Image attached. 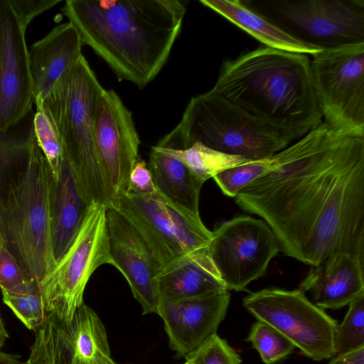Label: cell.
<instances>
[{
    "mask_svg": "<svg viewBox=\"0 0 364 364\" xmlns=\"http://www.w3.org/2000/svg\"><path fill=\"white\" fill-rule=\"evenodd\" d=\"M235 197L287 256L311 267L347 252L364 259V137L325 122L277 152Z\"/></svg>",
    "mask_w": 364,
    "mask_h": 364,
    "instance_id": "1",
    "label": "cell"
},
{
    "mask_svg": "<svg viewBox=\"0 0 364 364\" xmlns=\"http://www.w3.org/2000/svg\"><path fill=\"white\" fill-rule=\"evenodd\" d=\"M62 11L84 45L141 89L165 65L186 7L179 0H67Z\"/></svg>",
    "mask_w": 364,
    "mask_h": 364,
    "instance_id": "2",
    "label": "cell"
},
{
    "mask_svg": "<svg viewBox=\"0 0 364 364\" xmlns=\"http://www.w3.org/2000/svg\"><path fill=\"white\" fill-rule=\"evenodd\" d=\"M291 141L322 123L307 55L259 47L225 61L210 90Z\"/></svg>",
    "mask_w": 364,
    "mask_h": 364,
    "instance_id": "3",
    "label": "cell"
},
{
    "mask_svg": "<svg viewBox=\"0 0 364 364\" xmlns=\"http://www.w3.org/2000/svg\"><path fill=\"white\" fill-rule=\"evenodd\" d=\"M27 156L1 183L7 248L38 285L55 267L51 237L55 181L31 128Z\"/></svg>",
    "mask_w": 364,
    "mask_h": 364,
    "instance_id": "4",
    "label": "cell"
},
{
    "mask_svg": "<svg viewBox=\"0 0 364 364\" xmlns=\"http://www.w3.org/2000/svg\"><path fill=\"white\" fill-rule=\"evenodd\" d=\"M194 142L255 161L269 158L291 141L211 90L192 97L178 123Z\"/></svg>",
    "mask_w": 364,
    "mask_h": 364,
    "instance_id": "5",
    "label": "cell"
},
{
    "mask_svg": "<svg viewBox=\"0 0 364 364\" xmlns=\"http://www.w3.org/2000/svg\"><path fill=\"white\" fill-rule=\"evenodd\" d=\"M103 90L88 62L82 55L71 72L64 102L53 122L64 156L82 197L90 206L95 203L107 205L93 136L95 105Z\"/></svg>",
    "mask_w": 364,
    "mask_h": 364,
    "instance_id": "6",
    "label": "cell"
},
{
    "mask_svg": "<svg viewBox=\"0 0 364 364\" xmlns=\"http://www.w3.org/2000/svg\"><path fill=\"white\" fill-rule=\"evenodd\" d=\"M297 40L321 49L364 43L363 0H245Z\"/></svg>",
    "mask_w": 364,
    "mask_h": 364,
    "instance_id": "7",
    "label": "cell"
},
{
    "mask_svg": "<svg viewBox=\"0 0 364 364\" xmlns=\"http://www.w3.org/2000/svg\"><path fill=\"white\" fill-rule=\"evenodd\" d=\"M112 264L108 245L106 206L87 210L73 243L38 284L48 313L70 321L84 304L85 287L100 266Z\"/></svg>",
    "mask_w": 364,
    "mask_h": 364,
    "instance_id": "8",
    "label": "cell"
},
{
    "mask_svg": "<svg viewBox=\"0 0 364 364\" xmlns=\"http://www.w3.org/2000/svg\"><path fill=\"white\" fill-rule=\"evenodd\" d=\"M313 57L312 82L324 122L339 134L364 137V43Z\"/></svg>",
    "mask_w": 364,
    "mask_h": 364,
    "instance_id": "9",
    "label": "cell"
},
{
    "mask_svg": "<svg viewBox=\"0 0 364 364\" xmlns=\"http://www.w3.org/2000/svg\"><path fill=\"white\" fill-rule=\"evenodd\" d=\"M108 206L115 208L135 227L162 270L209 250L212 232L200 218L179 211L157 192L146 195L128 193Z\"/></svg>",
    "mask_w": 364,
    "mask_h": 364,
    "instance_id": "10",
    "label": "cell"
},
{
    "mask_svg": "<svg viewBox=\"0 0 364 364\" xmlns=\"http://www.w3.org/2000/svg\"><path fill=\"white\" fill-rule=\"evenodd\" d=\"M242 303L258 321L279 331L306 356L318 361L336 355L333 334L337 321L299 289H264L249 294Z\"/></svg>",
    "mask_w": 364,
    "mask_h": 364,
    "instance_id": "11",
    "label": "cell"
},
{
    "mask_svg": "<svg viewBox=\"0 0 364 364\" xmlns=\"http://www.w3.org/2000/svg\"><path fill=\"white\" fill-rule=\"evenodd\" d=\"M279 241L262 219L237 215L212 232L211 259L227 289L240 291L266 274L272 259L279 254Z\"/></svg>",
    "mask_w": 364,
    "mask_h": 364,
    "instance_id": "12",
    "label": "cell"
},
{
    "mask_svg": "<svg viewBox=\"0 0 364 364\" xmlns=\"http://www.w3.org/2000/svg\"><path fill=\"white\" fill-rule=\"evenodd\" d=\"M34 333L23 364H122L112 355L102 320L85 303L70 321L49 313Z\"/></svg>",
    "mask_w": 364,
    "mask_h": 364,
    "instance_id": "13",
    "label": "cell"
},
{
    "mask_svg": "<svg viewBox=\"0 0 364 364\" xmlns=\"http://www.w3.org/2000/svg\"><path fill=\"white\" fill-rule=\"evenodd\" d=\"M93 136L108 206L128 193L140 145L132 112L113 90L104 89L97 100Z\"/></svg>",
    "mask_w": 364,
    "mask_h": 364,
    "instance_id": "14",
    "label": "cell"
},
{
    "mask_svg": "<svg viewBox=\"0 0 364 364\" xmlns=\"http://www.w3.org/2000/svg\"><path fill=\"white\" fill-rule=\"evenodd\" d=\"M25 33L9 0H0V133L19 122L34 102Z\"/></svg>",
    "mask_w": 364,
    "mask_h": 364,
    "instance_id": "15",
    "label": "cell"
},
{
    "mask_svg": "<svg viewBox=\"0 0 364 364\" xmlns=\"http://www.w3.org/2000/svg\"><path fill=\"white\" fill-rule=\"evenodd\" d=\"M83 46L77 31L68 22L54 27L31 47L34 102L42 105L51 119L65 99L71 72L83 55Z\"/></svg>",
    "mask_w": 364,
    "mask_h": 364,
    "instance_id": "16",
    "label": "cell"
},
{
    "mask_svg": "<svg viewBox=\"0 0 364 364\" xmlns=\"http://www.w3.org/2000/svg\"><path fill=\"white\" fill-rule=\"evenodd\" d=\"M106 222L112 265L126 279L143 314H157L161 265L135 227L111 206H106Z\"/></svg>",
    "mask_w": 364,
    "mask_h": 364,
    "instance_id": "17",
    "label": "cell"
},
{
    "mask_svg": "<svg viewBox=\"0 0 364 364\" xmlns=\"http://www.w3.org/2000/svg\"><path fill=\"white\" fill-rule=\"evenodd\" d=\"M230 299L228 290L180 300L160 298L157 314L164 323L169 347L186 357L217 333Z\"/></svg>",
    "mask_w": 364,
    "mask_h": 364,
    "instance_id": "18",
    "label": "cell"
},
{
    "mask_svg": "<svg viewBox=\"0 0 364 364\" xmlns=\"http://www.w3.org/2000/svg\"><path fill=\"white\" fill-rule=\"evenodd\" d=\"M299 289L311 294L314 304L322 309L342 308L364 293V259L337 253L311 267Z\"/></svg>",
    "mask_w": 364,
    "mask_h": 364,
    "instance_id": "19",
    "label": "cell"
},
{
    "mask_svg": "<svg viewBox=\"0 0 364 364\" xmlns=\"http://www.w3.org/2000/svg\"><path fill=\"white\" fill-rule=\"evenodd\" d=\"M160 298L180 301L228 290L209 252L193 255L161 271L158 278Z\"/></svg>",
    "mask_w": 364,
    "mask_h": 364,
    "instance_id": "20",
    "label": "cell"
},
{
    "mask_svg": "<svg viewBox=\"0 0 364 364\" xmlns=\"http://www.w3.org/2000/svg\"><path fill=\"white\" fill-rule=\"evenodd\" d=\"M90 207L65 157L59 177L55 181L52 207L51 237L56 263L73 243Z\"/></svg>",
    "mask_w": 364,
    "mask_h": 364,
    "instance_id": "21",
    "label": "cell"
},
{
    "mask_svg": "<svg viewBox=\"0 0 364 364\" xmlns=\"http://www.w3.org/2000/svg\"><path fill=\"white\" fill-rule=\"evenodd\" d=\"M148 167L156 192L164 200L186 215L200 218L198 204L203 185L183 162L155 145Z\"/></svg>",
    "mask_w": 364,
    "mask_h": 364,
    "instance_id": "22",
    "label": "cell"
},
{
    "mask_svg": "<svg viewBox=\"0 0 364 364\" xmlns=\"http://www.w3.org/2000/svg\"><path fill=\"white\" fill-rule=\"evenodd\" d=\"M200 2L272 48L314 55L321 48L292 37L242 0H200Z\"/></svg>",
    "mask_w": 364,
    "mask_h": 364,
    "instance_id": "23",
    "label": "cell"
},
{
    "mask_svg": "<svg viewBox=\"0 0 364 364\" xmlns=\"http://www.w3.org/2000/svg\"><path fill=\"white\" fill-rule=\"evenodd\" d=\"M156 146L183 162L201 185L228 168L252 161L218 151L200 142H194L186 149H174L159 143Z\"/></svg>",
    "mask_w": 364,
    "mask_h": 364,
    "instance_id": "24",
    "label": "cell"
},
{
    "mask_svg": "<svg viewBox=\"0 0 364 364\" xmlns=\"http://www.w3.org/2000/svg\"><path fill=\"white\" fill-rule=\"evenodd\" d=\"M4 303L30 330L39 327L48 314L38 285L27 279L11 289H1Z\"/></svg>",
    "mask_w": 364,
    "mask_h": 364,
    "instance_id": "25",
    "label": "cell"
},
{
    "mask_svg": "<svg viewBox=\"0 0 364 364\" xmlns=\"http://www.w3.org/2000/svg\"><path fill=\"white\" fill-rule=\"evenodd\" d=\"M36 106L32 129L38 146L50 168L54 181L59 177L65 158L63 144L58 132L42 105Z\"/></svg>",
    "mask_w": 364,
    "mask_h": 364,
    "instance_id": "26",
    "label": "cell"
},
{
    "mask_svg": "<svg viewBox=\"0 0 364 364\" xmlns=\"http://www.w3.org/2000/svg\"><path fill=\"white\" fill-rule=\"evenodd\" d=\"M348 306L343 321L337 324L334 330L333 348L336 355L364 346V293Z\"/></svg>",
    "mask_w": 364,
    "mask_h": 364,
    "instance_id": "27",
    "label": "cell"
},
{
    "mask_svg": "<svg viewBox=\"0 0 364 364\" xmlns=\"http://www.w3.org/2000/svg\"><path fill=\"white\" fill-rule=\"evenodd\" d=\"M258 351L264 364H274L290 354L294 345L270 325L258 321L253 323L246 339Z\"/></svg>",
    "mask_w": 364,
    "mask_h": 364,
    "instance_id": "28",
    "label": "cell"
},
{
    "mask_svg": "<svg viewBox=\"0 0 364 364\" xmlns=\"http://www.w3.org/2000/svg\"><path fill=\"white\" fill-rule=\"evenodd\" d=\"M271 157L231 167L216 174L213 178L225 196L235 198L249 183L268 169L272 162Z\"/></svg>",
    "mask_w": 364,
    "mask_h": 364,
    "instance_id": "29",
    "label": "cell"
},
{
    "mask_svg": "<svg viewBox=\"0 0 364 364\" xmlns=\"http://www.w3.org/2000/svg\"><path fill=\"white\" fill-rule=\"evenodd\" d=\"M190 364H241L236 351L217 333L210 336L196 350L187 355Z\"/></svg>",
    "mask_w": 364,
    "mask_h": 364,
    "instance_id": "30",
    "label": "cell"
},
{
    "mask_svg": "<svg viewBox=\"0 0 364 364\" xmlns=\"http://www.w3.org/2000/svg\"><path fill=\"white\" fill-rule=\"evenodd\" d=\"M28 136L20 139L6 134L0 133V181L26 159L28 151Z\"/></svg>",
    "mask_w": 364,
    "mask_h": 364,
    "instance_id": "31",
    "label": "cell"
},
{
    "mask_svg": "<svg viewBox=\"0 0 364 364\" xmlns=\"http://www.w3.org/2000/svg\"><path fill=\"white\" fill-rule=\"evenodd\" d=\"M28 279L15 257L7 247L0 250V288L11 289L16 288Z\"/></svg>",
    "mask_w": 364,
    "mask_h": 364,
    "instance_id": "32",
    "label": "cell"
},
{
    "mask_svg": "<svg viewBox=\"0 0 364 364\" xmlns=\"http://www.w3.org/2000/svg\"><path fill=\"white\" fill-rule=\"evenodd\" d=\"M9 1L19 24L25 31L35 17L61 2L60 0H9Z\"/></svg>",
    "mask_w": 364,
    "mask_h": 364,
    "instance_id": "33",
    "label": "cell"
},
{
    "mask_svg": "<svg viewBox=\"0 0 364 364\" xmlns=\"http://www.w3.org/2000/svg\"><path fill=\"white\" fill-rule=\"evenodd\" d=\"M155 192L156 190L148 165L138 156L130 172L128 193L146 195Z\"/></svg>",
    "mask_w": 364,
    "mask_h": 364,
    "instance_id": "34",
    "label": "cell"
},
{
    "mask_svg": "<svg viewBox=\"0 0 364 364\" xmlns=\"http://www.w3.org/2000/svg\"><path fill=\"white\" fill-rule=\"evenodd\" d=\"M331 358L328 364H364V346Z\"/></svg>",
    "mask_w": 364,
    "mask_h": 364,
    "instance_id": "35",
    "label": "cell"
},
{
    "mask_svg": "<svg viewBox=\"0 0 364 364\" xmlns=\"http://www.w3.org/2000/svg\"><path fill=\"white\" fill-rule=\"evenodd\" d=\"M1 183V182L0 181V250L3 247H7L6 234L3 215Z\"/></svg>",
    "mask_w": 364,
    "mask_h": 364,
    "instance_id": "36",
    "label": "cell"
},
{
    "mask_svg": "<svg viewBox=\"0 0 364 364\" xmlns=\"http://www.w3.org/2000/svg\"><path fill=\"white\" fill-rule=\"evenodd\" d=\"M0 364H23L19 360V356L2 352L0 350Z\"/></svg>",
    "mask_w": 364,
    "mask_h": 364,
    "instance_id": "37",
    "label": "cell"
},
{
    "mask_svg": "<svg viewBox=\"0 0 364 364\" xmlns=\"http://www.w3.org/2000/svg\"><path fill=\"white\" fill-rule=\"evenodd\" d=\"M8 338L9 334L7 333V331L6 330L0 312V350L4 345Z\"/></svg>",
    "mask_w": 364,
    "mask_h": 364,
    "instance_id": "38",
    "label": "cell"
},
{
    "mask_svg": "<svg viewBox=\"0 0 364 364\" xmlns=\"http://www.w3.org/2000/svg\"><path fill=\"white\" fill-rule=\"evenodd\" d=\"M184 364H190V363H188V362H186Z\"/></svg>",
    "mask_w": 364,
    "mask_h": 364,
    "instance_id": "39",
    "label": "cell"
}]
</instances>
